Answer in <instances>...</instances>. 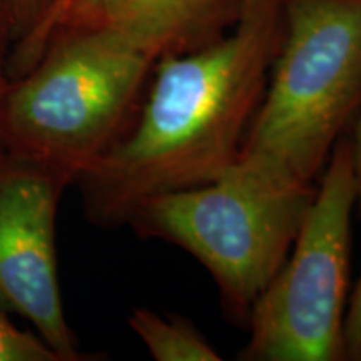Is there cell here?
I'll return each mask as SVG.
<instances>
[{
  "label": "cell",
  "mask_w": 361,
  "mask_h": 361,
  "mask_svg": "<svg viewBox=\"0 0 361 361\" xmlns=\"http://www.w3.org/2000/svg\"><path fill=\"white\" fill-rule=\"evenodd\" d=\"M67 184L30 162L0 156V310L32 324L61 361L96 360L66 319L57 269V209Z\"/></svg>",
  "instance_id": "obj_6"
},
{
  "label": "cell",
  "mask_w": 361,
  "mask_h": 361,
  "mask_svg": "<svg viewBox=\"0 0 361 361\" xmlns=\"http://www.w3.org/2000/svg\"><path fill=\"white\" fill-rule=\"evenodd\" d=\"M129 326L156 361H219V351L189 319L135 308Z\"/></svg>",
  "instance_id": "obj_8"
},
{
  "label": "cell",
  "mask_w": 361,
  "mask_h": 361,
  "mask_svg": "<svg viewBox=\"0 0 361 361\" xmlns=\"http://www.w3.org/2000/svg\"><path fill=\"white\" fill-rule=\"evenodd\" d=\"M156 61L146 45L117 30L56 35L7 90L4 154L75 184L129 129Z\"/></svg>",
  "instance_id": "obj_3"
},
{
  "label": "cell",
  "mask_w": 361,
  "mask_h": 361,
  "mask_svg": "<svg viewBox=\"0 0 361 361\" xmlns=\"http://www.w3.org/2000/svg\"><path fill=\"white\" fill-rule=\"evenodd\" d=\"M221 2L223 0H62L45 32L42 54L56 35L117 30L146 45L159 61L171 54L188 52L186 47L206 34L216 20L223 6Z\"/></svg>",
  "instance_id": "obj_7"
},
{
  "label": "cell",
  "mask_w": 361,
  "mask_h": 361,
  "mask_svg": "<svg viewBox=\"0 0 361 361\" xmlns=\"http://www.w3.org/2000/svg\"><path fill=\"white\" fill-rule=\"evenodd\" d=\"M284 35L234 166L314 188L361 109V0H283Z\"/></svg>",
  "instance_id": "obj_2"
},
{
  "label": "cell",
  "mask_w": 361,
  "mask_h": 361,
  "mask_svg": "<svg viewBox=\"0 0 361 361\" xmlns=\"http://www.w3.org/2000/svg\"><path fill=\"white\" fill-rule=\"evenodd\" d=\"M356 184L341 135L290 255L252 305L245 361H343Z\"/></svg>",
  "instance_id": "obj_5"
},
{
  "label": "cell",
  "mask_w": 361,
  "mask_h": 361,
  "mask_svg": "<svg viewBox=\"0 0 361 361\" xmlns=\"http://www.w3.org/2000/svg\"><path fill=\"white\" fill-rule=\"evenodd\" d=\"M11 22L13 51L11 57L12 80L27 74L37 64L47 27L62 0H0Z\"/></svg>",
  "instance_id": "obj_9"
},
{
  "label": "cell",
  "mask_w": 361,
  "mask_h": 361,
  "mask_svg": "<svg viewBox=\"0 0 361 361\" xmlns=\"http://www.w3.org/2000/svg\"><path fill=\"white\" fill-rule=\"evenodd\" d=\"M13 51V34L11 22L6 11H4L2 4H0V112H2L4 99L8 87L12 84L11 75V57ZM4 154L2 142H0V156Z\"/></svg>",
  "instance_id": "obj_12"
},
{
  "label": "cell",
  "mask_w": 361,
  "mask_h": 361,
  "mask_svg": "<svg viewBox=\"0 0 361 361\" xmlns=\"http://www.w3.org/2000/svg\"><path fill=\"white\" fill-rule=\"evenodd\" d=\"M351 162H353V174L356 184V211L361 216V112L355 124L353 137L350 139Z\"/></svg>",
  "instance_id": "obj_13"
},
{
  "label": "cell",
  "mask_w": 361,
  "mask_h": 361,
  "mask_svg": "<svg viewBox=\"0 0 361 361\" xmlns=\"http://www.w3.org/2000/svg\"><path fill=\"white\" fill-rule=\"evenodd\" d=\"M314 191L279 186L233 166L211 183L149 197L128 226L200 261L228 314L247 323L255 301L290 255Z\"/></svg>",
  "instance_id": "obj_4"
},
{
  "label": "cell",
  "mask_w": 361,
  "mask_h": 361,
  "mask_svg": "<svg viewBox=\"0 0 361 361\" xmlns=\"http://www.w3.org/2000/svg\"><path fill=\"white\" fill-rule=\"evenodd\" d=\"M0 361H61L37 333L20 329L0 310Z\"/></svg>",
  "instance_id": "obj_10"
},
{
  "label": "cell",
  "mask_w": 361,
  "mask_h": 361,
  "mask_svg": "<svg viewBox=\"0 0 361 361\" xmlns=\"http://www.w3.org/2000/svg\"><path fill=\"white\" fill-rule=\"evenodd\" d=\"M343 341H345V360L361 361V276L346 305Z\"/></svg>",
  "instance_id": "obj_11"
},
{
  "label": "cell",
  "mask_w": 361,
  "mask_h": 361,
  "mask_svg": "<svg viewBox=\"0 0 361 361\" xmlns=\"http://www.w3.org/2000/svg\"><path fill=\"white\" fill-rule=\"evenodd\" d=\"M281 11L283 0H243L233 34L159 59L133 128L75 183L90 223L119 228L149 197L233 168L278 52Z\"/></svg>",
  "instance_id": "obj_1"
}]
</instances>
